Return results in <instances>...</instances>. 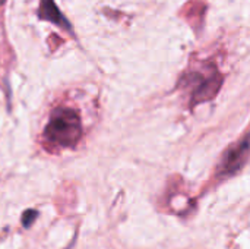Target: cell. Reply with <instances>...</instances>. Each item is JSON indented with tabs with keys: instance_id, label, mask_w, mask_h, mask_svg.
<instances>
[{
	"instance_id": "cell-7",
	"label": "cell",
	"mask_w": 250,
	"mask_h": 249,
	"mask_svg": "<svg viewBox=\"0 0 250 249\" xmlns=\"http://www.w3.org/2000/svg\"><path fill=\"white\" fill-rule=\"evenodd\" d=\"M67 249H69V248H67Z\"/></svg>"
},
{
	"instance_id": "cell-6",
	"label": "cell",
	"mask_w": 250,
	"mask_h": 249,
	"mask_svg": "<svg viewBox=\"0 0 250 249\" xmlns=\"http://www.w3.org/2000/svg\"><path fill=\"white\" fill-rule=\"evenodd\" d=\"M4 1H6V0H0V6H1V4H3Z\"/></svg>"
},
{
	"instance_id": "cell-1",
	"label": "cell",
	"mask_w": 250,
	"mask_h": 249,
	"mask_svg": "<svg viewBox=\"0 0 250 249\" xmlns=\"http://www.w3.org/2000/svg\"><path fill=\"white\" fill-rule=\"evenodd\" d=\"M45 139L59 148H73L82 136V123L76 110L57 107L44 129Z\"/></svg>"
},
{
	"instance_id": "cell-3",
	"label": "cell",
	"mask_w": 250,
	"mask_h": 249,
	"mask_svg": "<svg viewBox=\"0 0 250 249\" xmlns=\"http://www.w3.org/2000/svg\"><path fill=\"white\" fill-rule=\"evenodd\" d=\"M250 157V132H248L240 141L233 144L223 156L218 169L217 176L218 178H231L236 173H239L243 166L248 163Z\"/></svg>"
},
{
	"instance_id": "cell-5",
	"label": "cell",
	"mask_w": 250,
	"mask_h": 249,
	"mask_svg": "<svg viewBox=\"0 0 250 249\" xmlns=\"http://www.w3.org/2000/svg\"><path fill=\"white\" fill-rule=\"evenodd\" d=\"M38 217V211L37 210H26L22 217H21V222H22V226L25 229H29L32 226V223L35 222V219Z\"/></svg>"
},
{
	"instance_id": "cell-4",
	"label": "cell",
	"mask_w": 250,
	"mask_h": 249,
	"mask_svg": "<svg viewBox=\"0 0 250 249\" xmlns=\"http://www.w3.org/2000/svg\"><path fill=\"white\" fill-rule=\"evenodd\" d=\"M38 16L42 21L51 22L54 25H59L64 29H72L70 22L64 18V15L60 12L54 0H40V9H38Z\"/></svg>"
},
{
	"instance_id": "cell-2",
	"label": "cell",
	"mask_w": 250,
	"mask_h": 249,
	"mask_svg": "<svg viewBox=\"0 0 250 249\" xmlns=\"http://www.w3.org/2000/svg\"><path fill=\"white\" fill-rule=\"evenodd\" d=\"M186 76H188V81L185 85L193 84L190 106H196L199 103H205L214 98L217 92L220 91L223 85V79H224L223 75L217 70V66H211L208 73L202 75L201 72H192V73H188Z\"/></svg>"
}]
</instances>
